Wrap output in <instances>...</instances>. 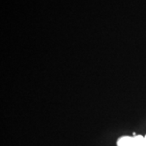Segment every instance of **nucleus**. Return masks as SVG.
I'll return each mask as SVG.
<instances>
[{
    "label": "nucleus",
    "mask_w": 146,
    "mask_h": 146,
    "mask_svg": "<svg viewBox=\"0 0 146 146\" xmlns=\"http://www.w3.org/2000/svg\"><path fill=\"white\" fill-rule=\"evenodd\" d=\"M145 141H146V136H145Z\"/></svg>",
    "instance_id": "2"
},
{
    "label": "nucleus",
    "mask_w": 146,
    "mask_h": 146,
    "mask_svg": "<svg viewBox=\"0 0 146 146\" xmlns=\"http://www.w3.org/2000/svg\"><path fill=\"white\" fill-rule=\"evenodd\" d=\"M118 146H146L145 136H123L119 139Z\"/></svg>",
    "instance_id": "1"
}]
</instances>
